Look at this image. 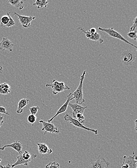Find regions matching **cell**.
<instances>
[{
	"label": "cell",
	"mask_w": 137,
	"mask_h": 168,
	"mask_svg": "<svg viewBox=\"0 0 137 168\" xmlns=\"http://www.w3.org/2000/svg\"><path fill=\"white\" fill-rule=\"evenodd\" d=\"M137 17L136 16L135 18H134V20H133V25L130 28V32H131L135 31V30H136V27H137Z\"/></svg>",
	"instance_id": "obj_28"
},
{
	"label": "cell",
	"mask_w": 137,
	"mask_h": 168,
	"mask_svg": "<svg viewBox=\"0 0 137 168\" xmlns=\"http://www.w3.org/2000/svg\"><path fill=\"white\" fill-rule=\"evenodd\" d=\"M3 68L2 67H0V73H3Z\"/></svg>",
	"instance_id": "obj_34"
},
{
	"label": "cell",
	"mask_w": 137,
	"mask_h": 168,
	"mask_svg": "<svg viewBox=\"0 0 137 168\" xmlns=\"http://www.w3.org/2000/svg\"><path fill=\"white\" fill-rule=\"evenodd\" d=\"M73 99V96H72V93H70L69 94L67 95V100L66 101L65 103L63 104V105L61 106V107H60V108L58 109V110L56 111L55 115L54 116L52 117L51 119L48 120V123H51V122H53V120H54V118H55L58 115L65 113V111L67 110V108H68V105L69 104L70 102Z\"/></svg>",
	"instance_id": "obj_8"
},
{
	"label": "cell",
	"mask_w": 137,
	"mask_h": 168,
	"mask_svg": "<svg viewBox=\"0 0 137 168\" xmlns=\"http://www.w3.org/2000/svg\"><path fill=\"white\" fill-rule=\"evenodd\" d=\"M89 40L95 41H99L100 44H102V43H103V42H104V40L102 38L100 34L98 33L97 32L96 33H94V34H93L92 37L89 39Z\"/></svg>",
	"instance_id": "obj_20"
},
{
	"label": "cell",
	"mask_w": 137,
	"mask_h": 168,
	"mask_svg": "<svg viewBox=\"0 0 137 168\" xmlns=\"http://www.w3.org/2000/svg\"><path fill=\"white\" fill-rule=\"evenodd\" d=\"M48 3L49 2L46 0H41V1L37 0L35 3H33V6H37V8L39 9L43 7L47 8Z\"/></svg>",
	"instance_id": "obj_19"
},
{
	"label": "cell",
	"mask_w": 137,
	"mask_h": 168,
	"mask_svg": "<svg viewBox=\"0 0 137 168\" xmlns=\"http://www.w3.org/2000/svg\"><path fill=\"white\" fill-rule=\"evenodd\" d=\"M137 120H135V130H136V132H137Z\"/></svg>",
	"instance_id": "obj_33"
},
{
	"label": "cell",
	"mask_w": 137,
	"mask_h": 168,
	"mask_svg": "<svg viewBox=\"0 0 137 168\" xmlns=\"http://www.w3.org/2000/svg\"><path fill=\"white\" fill-rule=\"evenodd\" d=\"M14 46V44L11 41L7 38H3L0 43V50L3 51L4 50H8L9 52H12Z\"/></svg>",
	"instance_id": "obj_12"
},
{
	"label": "cell",
	"mask_w": 137,
	"mask_h": 168,
	"mask_svg": "<svg viewBox=\"0 0 137 168\" xmlns=\"http://www.w3.org/2000/svg\"><path fill=\"white\" fill-rule=\"evenodd\" d=\"M45 168H60V164L55 162L49 163L46 165Z\"/></svg>",
	"instance_id": "obj_25"
},
{
	"label": "cell",
	"mask_w": 137,
	"mask_h": 168,
	"mask_svg": "<svg viewBox=\"0 0 137 168\" xmlns=\"http://www.w3.org/2000/svg\"><path fill=\"white\" fill-rule=\"evenodd\" d=\"M7 147H10V148H12L14 150L19 154V155L22 154L23 153L22 152V148H23V145H22V142L21 141H18L17 140L14 141L12 144H10V145H6L3 147H0V150L1 151H3L5 149V148Z\"/></svg>",
	"instance_id": "obj_11"
},
{
	"label": "cell",
	"mask_w": 137,
	"mask_h": 168,
	"mask_svg": "<svg viewBox=\"0 0 137 168\" xmlns=\"http://www.w3.org/2000/svg\"><path fill=\"white\" fill-rule=\"evenodd\" d=\"M0 168H11V165L10 164H8L6 166H2L0 165Z\"/></svg>",
	"instance_id": "obj_31"
},
{
	"label": "cell",
	"mask_w": 137,
	"mask_h": 168,
	"mask_svg": "<svg viewBox=\"0 0 137 168\" xmlns=\"http://www.w3.org/2000/svg\"><path fill=\"white\" fill-rule=\"evenodd\" d=\"M136 58V55L134 52L130 50L124 51L121 55L122 63L126 65H130L133 64Z\"/></svg>",
	"instance_id": "obj_6"
},
{
	"label": "cell",
	"mask_w": 137,
	"mask_h": 168,
	"mask_svg": "<svg viewBox=\"0 0 137 168\" xmlns=\"http://www.w3.org/2000/svg\"><path fill=\"white\" fill-rule=\"evenodd\" d=\"M30 102V100L28 99H23L19 101L16 113L17 114H22L24 110V108L27 106Z\"/></svg>",
	"instance_id": "obj_15"
},
{
	"label": "cell",
	"mask_w": 137,
	"mask_h": 168,
	"mask_svg": "<svg viewBox=\"0 0 137 168\" xmlns=\"http://www.w3.org/2000/svg\"><path fill=\"white\" fill-rule=\"evenodd\" d=\"M64 120L66 121L69 122L71 124L73 125L74 126H76V128H80V129H84L86 130L92 132L94 134L97 135L98 134V130H94V129H91L90 128H87L85 126L81 124L79 121H78L77 119L72 118V117L71 116L69 115L66 114L64 117Z\"/></svg>",
	"instance_id": "obj_4"
},
{
	"label": "cell",
	"mask_w": 137,
	"mask_h": 168,
	"mask_svg": "<svg viewBox=\"0 0 137 168\" xmlns=\"http://www.w3.org/2000/svg\"><path fill=\"white\" fill-rule=\"evenodd\" d=\"M38 147V151L39 153L41 155L51 154L53 152L52 149L49 148L48 146L45 144L43 143H37Z\"/></svg>",
	"instance_id": "obj_14"
},
{
	"label": "cell",
	"mask_w": 137,
	"mask_h": 168,
	"mask_svg": "<svg viewBox=\"0 0 137 168\" xmlns=\"http://www.w3.org/2000/svg\"><path fill=\"white\" fill-rule=\"evenodd\" d=\"M132 156H126L124 155L123 157V162L122 164H128L129 168H137V156L135 155V153L133 152Z\"/></svg>",
	"instance_id": "obj_10"
},
{
	"label": "cell",
	"mask_w": 137,
	"mask_h": 168,
	"mask_svg": "<svg viewBox=\"0 0 137 168\" xmlns=\"http://www.w3.org/2000/svg\"><path fill=\"white\" fill-rule=\"evenodd\" d=\"M29 162L25 160L22 156V154L19 155L17 157V161L14 164L11 165V168H13L18 165H23L25 166H28Z\"/></svg>",
	"instance_id": "obj_16"
},
{
	"label": "cell",
	"mask_w": 137,
	"mask_h": 168,
	"mask_svg": "<svg viewBox=\"0 0 137 168\" xmlns=\"http://www.w3.org/2000/svg\"><path fill=\"white\" fill-rule=\"evenodd\" d=\"M36 120H37V117L34 115L30 114L27 117V121L31 124H33L35 123Z\"/></svg>",
	"instance_id": "obj_23"
},
{
	"label": "cell",
	"mask_w": 137,
	"mask_h": 168,
	"mask_svg": "<svg viewBox=\"0 0 137 168\" xmlns=\"http://www.w3.org/2000/svg\"><path fill=\"white\" fill-rule=\"evenodd\" d=\"M86 71H84L82 75L80 77L79 85L76 89V91L73 93H72L73 99H75V101H76V104H78V105H81V104H83V103L85 102L84 98H83V91H82L83 81L84 79Z\"/></svg>",
	"instance_id": "obj_1"
},
{
	"label": "cell",
	"mask_w": 137,
	"mask_h": 168,
	"mask_svg": "<svg viewBox=\"0 0 137 168\" xmlns=\"http://www.w3.org/2000/svg\"><path fill=\"white\" fill-rule=\"evenodd\" d=\"M68 106H69L72 109V112L71 114L73 118H75V119H76L77 114H83L86 109L87 108V107H82L81 105L77 104H71L69 103Z\"/></svg>",
	"instance_id": "obj_13"
},
{
	"label": "cell",
	"mask_w": 137,
	"mask_h": 168,
	"mask_svg": "<svg viewBox=\"0 0 137 168\" xmlns=\"http://www.w3.org/2000/svg\"><path fill=\"white\" fill-rule=\"evenodd\" d=\"M76 118H77V120L79 121L81 124L84 125V124L85 123V117L83 115V114H77L76 115Z\"/></svg>",
	"instance_id": "obj_24"
},
{
	"label": "cell",
	"mask_w": 137,
	"mask_h": 168,
	"mask_svg": "<svg viewBox=\"0 0 137 168\" xmlns=\"http://www.w3.org/2000/svg\"><path fill=\"white\" fill-rule=\"evenodd\" d=\"M88 31H89V33H91V34H92V35H93V34H94V33H95L96 32H97L96 29L94 28H91V29H90V30H89Z\"/></svg>",
	"instance_id": "obj_30"
},
{
	"label": "cell",
	"mask_w": 137,
	"mask_h": 168,
	"mask_svg": "<svg viewBox=\"0 0 137 168\" xmlns=\"http://www.w3.org/2000/svg\"><path fill=\"white\" fill-rule=\"evenodd\" d=\"M110 163L107 161L104 157L98 155L95 160L91 162L87 168H109Z\"/></svg>",
	"instance_id": "obj_5"
},
{
	"label": "cell",
	"mask_w": 137,
	"mask_h": 168,
	"mask_svg": "<svg viewBox=\"0 0 137 168\" xmlns=\"http://www.w3.org/2000/svg\"><path fill=\"white\" fill-rule=\"evenodd\" d=\"M39 123L42 124V129L41 131L44 132V135H45L46 133L58 134L61 132V131L57 129L54 124H53L52 122L48 123V122H45L43 120H40L39 121Z\"/></svg>",
	"instance_id": "obj_7"
},
{
	"label": "cell",
	"mask_w": 137,
	"mask_h": 168,
	"mask_svg": "<svg viewBox=\"0 0 137 168\" xmlns=\"http://www.w3.org/2000/svg\"><path fill=\"white\" fill-rule=\"evenodd\" d=\"M2 161V160L1 159H0V163H1V162Z\"/></svg>",
	"instance_id": "obj_35"
},
{
	"label": "cell",
	"mask_w": 137,
	"mask_h": 168,
	"mask_svg": "<svg viewBox=\"0 0 137 168\" xmlns=\"http://www.w3.org/2000/svg\"><path fill=\"white\" fill-rule=\"evenodd\" d=\"M98 30L104 32L106 33H108L110 37H112V38H114L119 39L123 41L124 43H127V44H129L131 46L135 48L136 49H137V46L136 45H134V44H132L130 42H129V41L127 40L125 38H124L122 36V34H120L118 32L114 30L113 27H111L110 28H108V29H106V28H102L101 27H98Z\"/></svg>",
	"instance_id": "obj_3"
},
{
	"label": "cell",
	"mask_w": 137,
	"mask_h": 168,
	"mask_svg": "<svg viewBox=\"0 0 137 168\" xmlns=\"http://www.w3.org/2000/svg\"><path fill=\"white\" fill-rule=\"evenodd\" d=\"M9 18L8 16V15H4L1 18V26H6V25L8 23Z\"/></svg>",
	"instance_id": "obj_21"
},
{
	"label": "cell",
	"mask_w": 137,
	"mask_h": 168,
	"mask_svg": "<svg viewBox=\"0 0 137 168\" xmlns=\"http://www.w3.org/2000/svg\"><path fill=\"white\" fill-rule=\"evenodd\" d=\"M0 113L1 114H5V115H10L7 112L6 108L3 107H0Z\"/></svg>",
	"instance_id": "obj_29"
},
{
	"label": "cell",
	"mask_w": 137,
	"mask_h": 168,
	"mask_svg": "<svg viewBox=\"0 0 137 168\" xmlns=\"http://www.w3.org/2000/svg\"><path fill=\"white\" fill-rule=\"evenodd\" d=\"M14 14L18 17L19 22H20L21 25L24 28H28L30 27L31 25V23L32 22L33 20L36 19V17L31 16H24L19 15L16 12L14 13Z\"/></svg>",
	"instance_id": "obj_9"
},
{
	"label": "cell",
	"mask_w": 137,
	"mask_h": 168,
	"mask_svg": "<svg viewBox=\"0 0 137 168\" xmlns=\"http://www.w3.org/2000/svg\"><path fill=\"white\" fill-rule=\"evenodd\" d=\"M128 37L129 38L131 39H133L136 40H137V31H135L134 32H130L129 33L127 34Z\"/></svg>",
	"instance_id": "obj_26"
},
{
	"label": "cell",
	"mask_w": 137,
	"mask_h": 168,
	"mask_svg": "<svg viewBox=\"0 0 137 168\" xmlns=\"http://www.w3.org/2000/svg\"><path fill=\"white\" fill-rule=\"evenodd\" d=\"M3 119V117L2 115H0V128L1 127L2 125L3 124V122H4Z\"/></svg>",
	"instance_id": "obj_32"
},
{
	"label": "cell",
	"mask_w": 137,
	"mask_h": 168,
	"mask_svg": "<svg viewBox=\"0 0 137 168\" xmlns=\"http://www.w3.org/2000/svg\"><path fill=\"white\" fill-rule=\"evenodd\" d=\"M10 12H8V13H7V15L8 16L9 20L8 23L5 26V27H8V28L12 27V26H14L15 24V23L14 22V20H13V18H11V17L10 16Z\"/></svg>",
	"instance_id": "obj_22"
},
{
	"label": "cell",
	"mask_w": 137,
	"mask_h": 168,
	"mask_svg": "<svg viewBox=\"0 0 137 168\" xmlns=\"http://www.w3.org/2000/svg\"><path fill=\"white\" fill-rule=\"evenodd\" d=\"M52 84H46V87H51L53 90V94L54 95H56L57 94L63 92L65 90H69L70 88L65 84L64 82H59L57 80H53Z\"/></svg>",
	"instance_id": "obj_2"
},
{
	"label": "cell",
	"mask_w": 137,
	"mask_h": 168,
	"mask_svg": "<svg viewBox=\"0 0 137 168\" xmlns=\"http://www.w3.org/2000/svg\"><path fill=\"white\" fill-rule=\"evenodd\" d=\"M40 107H32L30 108L29 109V110L30 111L31 115H36V114L38 113V111L40 110Z\"/></svg>",
	"instance_id": "obj_27"
},
{
	"label": "cell",
	"mask_w": 137,
	"mask_h": 168,
	"mask_svg": "<svg viewBox=\"0 0 137 168\" xmlns=\"http://www.w3.org/2000/svg\"><path fill=\"white\" fill-rule=\"evenodd\" d=\"M11 92V87L8 84L3 83L0 84V94H8Z\"/></svg>",
	"instance_id": "obj_17"
},
{
	"label": "cell",
	"mask_w": 137,
	"mask_h": 168,
	"mask_svg": "<svg viewBox=\"0 0 137 168\" xmlns=\"http://www.w3.org/2000/svg\"><path fill=\"white\" fill-rule=\"evenodd\" d=\"M8 2L13 7L18 8L19 10H22L24 9V6H23V1L20 0H9Z\"/></svg>",
	"instance_id": "obj_18"
}]
</instances>
